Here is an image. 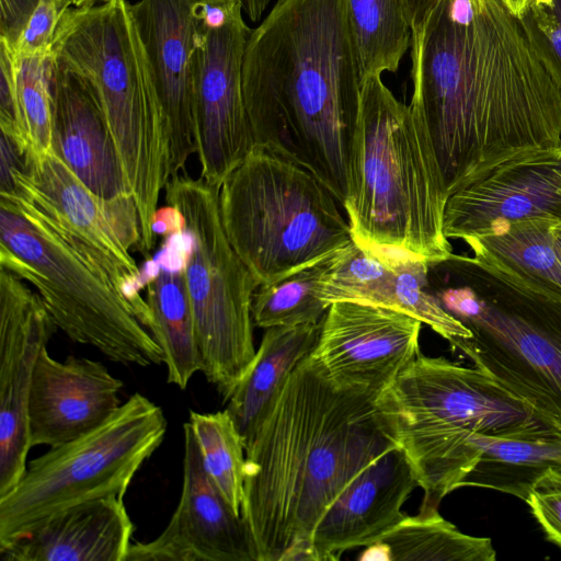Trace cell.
Here are the masks:
<instances>
[{"label": "cell", "instance_id": "1", "mask_svg": "<svg viewBox=\"0 0 561 561\" xmlns=\"http://www.w3.org/2000/svg\"><path fill=\"white\" fill-rule=\"evenodd\" d=\"M411 60L410 107L447 197L512 154L561 145V87L501 0H439L412 31Z\"/></svg>", "mask_w": 561, "mask_h": 561}, {"label": "cell", "instance_id": "2", "mask_svg": "<svg viewBox=\"0 0 561 561\" xmlns=\"http://www.w3.org/2000/svg\"><path fill=\"white\" fill-rule=\"evenodd\" d=\"M396 445L376 399L334 388L307 355L245 445L241 517L254 561H318L323 515Z\"/></svg>", "mask_w": 561, "mask_h": 561}, {"label": "cell", "instance_id": "3", "mask_svg": "<svg viewBox=\"0 0 561 561\" xmlns=\"http://www.w3.org/2000/svg\"><path fill=\"white\" fill-rule=\"evenodd\" d=\"M242 90L255 147L301 165L344 206L362 90L348 0H277L248 38Z\"/></svg>", "mask_w": 561, "mask_h": 561}, {"label": "cell", "instance_id": "4", "mask_svg": "<svg viewBox=\"0 0 561 561\" xmlns=\"http://www.w3.org/2000/svg\"><path fill=\"white\" fill-rule=\"evenodd\" d=\"M428 263V287L469 331L451 346L561 428V296L483 247Z\"/></svg>", "mask_w": 561, "mask_h": 561}, {"label": "cell", "instance_id": "5", "mask_svg": "<svg viewBox=\"0 0 561 561\" xmlns=\"http://www.w3.org/2000/svg\"><path fill=\"white\" fill-rule=\"evenodd\" d=\"M428 135L380 75L362 80L351 194L344 204L353 241L379 257L447 259V202Z\"/></svg>", "mask_w": 561, "mask_h": 561}, {"label": "cell", "instance_id": "6", "mask_svg": "<svg viewBox=\"0 0 561 561\" xmlns=\"http://www.w3.org/2000/svg\"><path fill=\"white\" fill-rule=\"evenodd\" d=\"M376 409L424 491L421 505L435 507L460 488L486 435L505 436L545 423L476 366L421 353L378 396Z\"/></svg>", "mask_w": 561, "mask_h": 561}, {"label": "cell", "instance_id": "7", "mask_svg": "<svg viewBox=\"0 0 561 561\" xmlns=\"http://www.w3.org/2000/svg\"><path fill=\"white\" fill-rule=\"evenodd\" d=\"M57 62L94 89L114 139L148 256L153 220L170 181V142L145 48L126 0L64 11L53 41Z\"/></svg>", "mask_w": 561, "mask_h": 561}, {"label": "cell", "instance_id": "8", "mask_svg": "<svg viewBox=\"0 0 561 561\" xmlns=\"http://www.w3.org/2000/svg\"><path fill=\"white\" fill-rule=\"evenodd\" d=\"M0 264L32 285L57 329L110 360L148 367L160 346L111 277L21 192H0Z\"/></svg>", "mask_w": 561, "mask_h": 561}, {"label": "cell", "instance_id": "9", "mask_svg": "<svg viewBox=\"0 0 561 561\" xmlns=\"http://www.w3.org/2000/svg\"><path fill=\"white\" fill-rule=\"evenodd\" d=\"M336 202L311 172L260 147L219 187L224 229L259 286L328 261L353 242Z\"/></svg>", "mask_w": 561, "mask_h": 561}, {"label": "cell", "instance_id": "10", "mask_svg": "<svg viewBox=\"0 0 561 561\" xmlns=\"http://www.w3.org/2000/svg\"><path fill=\"white\" fill-rule=\"evenodd\" d=\"M167 427L161 407L137 392L93 431L27 462L0 496V546L71 506L124 497Z\"/></svg>", "mask_w": 561, "mask_h": 561}, {"label": "cell", "instance_id": "11", "mask_svg": "<svg viewBox=\"0 0 561 561\" xmlns=\"http://www.w3.org/2000/svg\"><path fill=\"white\" fill-rule=\"evenodd\" d=\"M164 191L188 236L184 274L201 371L227 401L255 356L251 307L259 284L228 240L218 187L179 173Z\"/></svg>", "mask_w": 561, "mask_h": 561}, {"label": "cell", "instance_id": "12", "mask_svg": "<svg viewBox=\"0 0 561 561\" xmlns=\"http://www.w3.org/2000/svg\"><path fill=\"white\" fill-rule=\"evenodd\" d=\"M0 192L19 191L61 227L113 280L150 330L152 317L141 270L130 254L139 249L140 225L133 196L104 201L92 193L54 150L25 156L1 172Z\"/></svg>", "mask_w": 561, "mask_h": 561}, {"label": "cell", "instance_id": "13", "mask_svg": "<svg viewBox=\"0 0 561 561\" xmlns=\"http://www.w3.org/2000/svg\"><path fill=\"white\" fill-rule=\"evenodd\" d=\"M251 28L238 10L220 28L198 31L193 51V112L201 179L220 187L255 147L242 90Z\"/></svg>", "mask_w": 561, "mask_h": 561}, {"label": "cell", "instance_id": "14", "mask_svg": "<svg viewBox=\"0 0 561 561\" xmlns=\"http://www.w3.org/2000/svg\"><path fill=\"white\" fill-rule=\"evenodd\" d=\"M421 325L390 308L336 301L308 358L334 388L377 399L420 354Z\"/></svg>", "mask_w": 561, "mask_h": 561}, {"label": "cell", "instance_id": "15", "mask_svg": "<svg viewBox=\"0 0 561 561\" xmlns=\"http://www.w3.org/2000/svg\"><path fill=\"white\" fill-rule=\"evenodd\" d=\"M537 218L561 222V145L512 154L454 192L444 233L466 242Z\"/></svg>", "mask_w": 561, "mask_h": 561}, {"label": "cell", "instance_id": "16", "mask_svg": "<svg viewBox=\"0 0 561 561\" xmlns=\"http://www.w3.org/2000/svg\"><path fill=\"white\" fill-rule=\"evenodd\" d=\"M39 295L0 270V496L26 468L28 399L41 352L56 332Z\"/></svg>", "mask_w": 561, "mask_h": 561}, {"label": "cell", "instance_id": "17", "mask_svg": "<svg viewBox=\"0 0 561 561\" xmlns=\"http://www.w3.org/2000/svg\"><path fill=\"white\" fill-rule=\"evenodd\" d=\"M183 427L179 504L164 530L151 541L133 542L125 561H254L243 518L208 478L187 422Z\"/></svg>", "mask_w": 561, "mask_h": 561}, {"label": "cell", "instance_id": "18", "mask_svg": "<svg viewBox=\"0 0 561 561\" xmlns=\"http://www.w3.org/2000/svg\"><path fill=\"white\" fill-rule=\"evenodd\" d=\"M194 0H139L131 12L170 142V179L196 153L193 112Z\"/></svg>", "mask_w": 561, "mask_h": 561}, {"label": "cell", "instance_id": "19", "mask_svg": "<svg viewBox=\"0 0 561 561\" xmlns=\"http://www.w3.org/2000/svg\"><path fill=\"white\" fill-rule=\"evenodd\" d=\"M123 387L101 362L77 356L60 362L45 347L28 399L31 448L57 447L93 431L121 407Z\"/></svg>", "mask_w": 561, "mask_h": 561}, {"label": "cell", "instance_id": "20", "mask_svg": "<svg viewBox=\"0 0 561 561\" xmlns=\"http://www.w3.org/2000/svg\"><path fill=\"white\" fill-rule=\"evenodd\" d=\"M419 486L399 446L383 451L348 485L312 535L318 561L340 559L345 550L378 541L400 523L402 506Z\"/></svg>", "mask_w": 561, "mask_h": 561}, {"label": "cell", "instance_id": "21", "mask_svg": "<svg viewBox=\"0 0 561 561\" xmlns=\"http://www.w3.org/2000/svg\"><path fill=\"white\" fill-rule=\"evenodd\" d=\"M55 62L53 150L102 199L133 196L94 89L84 78Z\"/></svg>", "mask_w": 561, "mask_h": 561}, {"label": "cell", "instance_id": "22", "mask_svg": "<svg viewBox=\"0 0 561 561\" xmlns=\"http://www.w3.org/2000/svg\"><path fill=\"white\" fill-rule=\"evenodd\" d=\"M134 523L124 497L66 508L0 546L2 561H125Z\"/></svg>", "mask_w": 561, "mask_h": 561}, {"label": "cell", "instance_id": "23", "mask_svg": "<svg viewBox=\"0 0 561 561\" xmlns=\"http://www.w3.org/2000/svg\"><path fill=\"white\" fill-rule=\"evenodd\" d=\"M188 236H167L159 255L145 267L150 333L161 348L169 383L185 389L202 369L193 311L185 283Z\"/></svg>", "mask_w": 561, "mask_h": 561}, {"label": "cell", "instance_id": "24", "mask_svg": "<svg viewBox=\"0 0 561 561\" xmlns=\"http://www.w3.org/2000/svg\"><path fill=\"white\" fill-rule=\"evenodd\" d=\"M321 322L266 329L250 367L227 400L226 410L244 446L290 374L314 347Z\"/></svg>", "mask_w": 561, "mask_h": 561}, {"label": "cell", "instance_id": "25", "mask_svg": "<svg viewBox=\"0 0 561 561\" xmlns=\"http://www.w3.org/2000/svg\"><path fill=\"white\" fill-rule=\"evenodd\" d=\"M556 468H561V428L540 423L505 436H488L460 488H486L526 501Z\"/></svg>", "mask_w": 561, "mask_h": 561}, {"label": "cell", "instance_id": "26", "mask_svg": "<svg viewBox=\"0 0 561 561\" xmlns=\"http://www.w3.org/2000/svg\"><path fill=\"white\" fill-rule=\"evenodd\" d=\"M492 540L461 533L435 506L421 505L404 516L378 541L367 546L358 560L381 561H494Z\"/></svg>", "mask_w": 561, "mask_h": 561}, {"label": "cell", "instance_id": "27", "mask_svg": "<svg viewBox=\"0 0 561 561\" xmlns=\"http://www.w3.org/2000/svg\"><path fill=\"white\" fill-rule=\"evenodd\" d=\"M360 78L394 72L411 46L405 0H348Z\"/></svg>", "mask_w": 561, "mask_h": 561}, {"label": "cell", "instance_id": "28", "mask_svg": "<svg viewBox=\"0 0 561 561\" xmlns=\"http://www.w3.org/2000/svg\"><path fill=\"white\" fill-rule=\"evenodd\" d=\"M204 469L226 502L241 516L245 446L225 409L214 413L190 412L188 422Z\"/></svg>", "mask_w": 561, "mask_h": 561}, {"label": "cell", "instance_id": "29", "mask_svg": "<svg viewBox=\"0 0 561 561\" xmlns=\"http://www.w3.org/2000/svg\"><path fill=\"white\" fill-rule=\"evenodd\" d=\"M321 299L328 306L352 301L396 310L394 270L353 241L329 261Z\"/></svg>", "mask_w": 561, "mask_h": 561}, {"label": "cell", "instance_id": "30", "mask_svg": "<svg viewBox=\"0 0 561 561\" xmlns=\"http://www.w3.org/2000/svg\"><path fill=\"white\" fill-rule=\"evenodd\" d=\"M330 260L259 286L251 307L254 325L268 329L321 322L329 309L321 288Z\"/></svg>", "mask_w": 561, "mask_h": 561}, {"label": "cell", "instance_id": "31", "mask_svg": "<svg viewBox=\"0 0 561 561\" xmlns=\"http://www.w3.org/2000/svg\"><path fill=\"white\" fill-rule=\"evenodd\" d=\"M552 219H528L511 225L503 233L470 239L490 253L561 296V262L558 259Z\"/></svg>", "mask_w": 561, "mask_h": 561}, {"label": "cell", "instance_id": "32", "mask_svg": "<svg viewBox=\"0 0 561 561\" xmlns=\"http://www.w3.org/2000/svg\"><path fill=\"white\" fill-rule=\"evenodd\" d=\"M20 130L25 156L53 150V91L55 56L51 53L14 57Z\"/></svg>", "mask_w": 561, "mask_h": 561}, {"label": "cell", "instance_id": "33", "mask_svg": "<svg viewBox=\"0 0 561 561\" xmlns=\"http://www.w3.org/2000/svg\"><path fill=\"white\" fill-rule=\"evenodd\" d=\"M387 259L394 270L396 310L407 313L447 340L469 339L471 332L450 316L428 287V263L404 257Z\"/></svg>", "mask_w": 561, "mask_h": 561}, {"label": "cell", "instance_id": "34", "mask_svg": "<svg viewBox=\"0 0 561 561\" xmlns=\"http://www.w3.org/2000/svg\"><path fill=\"white\" fill-rule=\"evenodd\" d=\"M518 18L533 46L561 87V0H530Z\"/></svg>", "mask_w": 561, "mask_h": 561}, {"label": "cell", "instance_id": "35", "mask_svg": "<svg viewBox=\"0 0 561 561\" xmlns=\"http://www.w3.org/2000/svg\"><path fill=\"white\" fill-rule=\"evenodd\" d=\"M69 0H39L11 50L13 57L42 55L53 51L58 22Z\"/></svg>", "mask_w": 561, "mask_h": 561}, {"label": "cell", "instance_id": "36", "mask_svg": "<svg viewBox=\"0 0 561 561\" xmlns=\"http://www.w3.org/2000/svg\"><path fill=\"white\" fill-rule=\"evenodd\" d=\"M525 502L547 539L561 549V468L550 470Z\"/></svg>", "mask_w": 561, "mask_h": 561}, {"label": "cell", "instance_id": "37", "mask_svg": "<svg viewBox=\"0 0 561 561\" xmlns=\"http://www.w3.org/2000/svg\"><path fill=\"white\" fill-rule=\"evenodd\" d=\"M0 127L11 137L25 156L20 130L14 57L8 45L0 41Z\"/></svg>", "mask_w": 561, "mask_h": 561}, {"label": "cell", "instance_id": "38", "mask_svg": "<svg viewBox=\"0 0 561 561\" xmlns=\"http://www.w3.org/2000/svg\"><path fill=\"white\" fill-rule=\"evenodd\" d=\"M39 0H0V41L15 45Z\"/></svg>", "mask_w": 561, "mask_h": 561}, {"label": "cell", "instance_id": "39", "mask_svg": "<svg viewBox=\"0 0 561 561\" xmlns=\"http://www.w3.org/2000/svg\"><path fill=\"white\" fill-rule=\"evenodd\" d=\"M439 0H405L411 30L420 28Z\"/></svg>", "mask_w": 561, "mask_h": 561}, {"label": "cell", "instance_id": "40", "mask_svg": "<svg viewBox=\"0 0 561 561\" xmlns=\"http://www.w3.org/2000/svg\"><path fill=\"white\" fill-rule=\"evenodd\" d=\"M504 5L516 16H520L529 4L530 0H501Z\"/></svg>", "mask_w": 561, "mask_h": 561}, {"label": "cell", "instance_id": "41", "mask_svg": "<svg viewBox=\"0 0 561 561\" xmlns=\"http://www.w3.org/2000/svg\"><path fill=\"white\" fill-rule=\"evenodd\" d=\"M552 237L556 254L561 262V222L553 226Z\"/></svg>", "mask_w": 561, "mask_h": 561}, {"label": "cell", "instance_id": "42", "mask_svg": "<svg viewBox=\"0 0 561 561\" xmlns=\"http://www.w3.org/2000/svg\"><path fill=\"white\" fill-rule=\"evenodd\" d=\"M73 8H84L95 5L98 0H69ZM106 1V0H103Z\"/></svg>", "mask_w": 561, "mask_h": 561}, {"label": "cell", "instance_id": "43", "mask_svg": "<svg viewBox=\"0 0 561 561\" xmlns=\"http://www.w3.org/2000/svg\"><path fill=\"white\" fill-rule=\"evenodd\" d=\"M201 1H224V0H201Z\"/></svg>", "mask_w": 561, "mask_h": 561}, {"label": "cell", "instance_id": "44", "mask_svg": "<svg viewBox=\"0 0 561 561\" xmlns=\"http://www.w3.org/2000/svg\"><path fill=\"white\" fill-rule=\"evenodd\" d=\"M474 1H480V0H474Z\"/></svg>", "mask_w": 561, "mask_h": 561}]
</instances>
